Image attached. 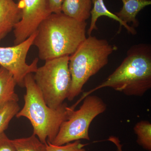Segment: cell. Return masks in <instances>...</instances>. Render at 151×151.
Returning a JSON list of instances; mask_svg holds the SVG:
<instances>
[{
    "label": "cell",
    "instance_id": "12",
    "mask_svg": "<svg viewBox=\"0 0 151 151\" xmlns=\"http://www.w3.org/2000/svg\"><path fill=\"white\" fill-rule=\"evenodd\" d=\"M92 0H64L61 12L77 20L86 22L91 16Z\"/></svg>",
    "mask_w": 151,
    "mask_h": 151
},
{
    "label": "cell",
    "instance_id": "13",
    "mask_svg": "<svg viewBox=\"0 0 151 151\" xmlns=\"http://www.w3.org/2000/svg\"><path fill=\"white\" fill-rule=\"evenodd\" d=\"M16 82L12 74L0 67V108L10 101L18 102V95L15 92Z\"/></svg>",
    "mask_w": 151,
    "mask_h": 151
},
{
    "label": "cell",
    "instance_id": "11",
    "mask_svg": "<svg viewBox=\"0 0 151 151\" xmlns=\"http://www.w3.org/2000/svg\"><path fill=\"white\" fill-rule=\"evenodd\" d=\"M123 5L119 12L115 14L126 24L132 23L133 27H137L139 24L137 18L140 11L150 5L151 0H122Z\"/></svg>",
    "mask_w": 151,
    "mask_h": 151
},
{
    "label": "cell",
    "instance_id": "20",
    "mask_svg": "<svg viewBox=\"0 0 151 151\" xmlns=\"http://www.w3.org/2000/svg\"><path fill=\"white\" fill-rule=\"evenodd\" d=\"M108 140L111 141L116 146L117 148V151H123L122 149V145L120 143L119 138L112 136L109 137Z\"/></svg>",
    "mask_w": 151,
    "mask_h": 151
},
{
    "label": "cell",
    "instance_id": "7",
    "mask_svg": "<svg viewBox=\"0 0 151 151\" xmlns=\"http://www.w3.org/2000/svg\"><path fill=\"white\" fill-rule=\"evenodd\" d=\"M36 31L26 40L10 47H0V65L9 70L13 76L17 85L24 87L25 77L34 73L37 70L38 58H36L31 64L26 62V58L31 47L33 45Z\"/></svg>",
    "mask_w": 151,
    "mask_h": 151
},
{
    "label": "cell",
    "instance_id": "15",
    "mask_svg": "<svg viewBox=\"0 0 151 151\" xmlns=\"http://www.w3.org/2000/svg\"><path fill=\"white\" fill-rule=\"evenodd\" d=\"M17 151H47L46 144L42 142L35 135L12 140Z\"/></svg>",
    "mask_w": 151,
    "mask_h": 151
},
{
    "label": "cell",
    "instance_id": "17",
    "mask_svg": "<svg viewBox=\"0 0 151 151\" xmlns=\"http://www.w3.org/2000/svg\"><path fill=\"white\" fill-rule=\"evenodd\" d=\"M86 144L81 143L80 140L74 141L62 145H55L51 143L46 144L47 151H86L84 147Z\"/></svg>",
    "mask_w": 151,
    "mask_h": 151
},
{
    "label": "cell",
    "instance_id": "2",
    "mask_svg": "<svg viewBox=\"0 0 151 151\" xmlns=\"http://www.w3.org/2000/svg\"><path fill=\"white\" fill-rule=\"evenodd\" d=\"M109 87L129 96H142L151 88V46L149 44L133 45L119 67L105 81L85 92L79 103L98 89Z\"/></svg>",
    "mask_w": 151,
    "mask_h": 151
},
{
    "label": "cell",
    "instance_id": "10",
    "mask_svg": "<svg viewBox=\"0 0 151 151\" xmlns=\"http://www.w3.org/2000/svg\"><path fill=\"white\" fill-rule=\"evenodd\" d=\"M92 4L93 6L90 12L91 22L89 28L87 31L88 36L91 35L92 32L94 30L97 29L96 25L97 20L100 17L103 16L108 17L109 18L119 22L120 24V29L118 31V33H120L121 28L123 26L126 29L129 33L131 34L132 35L137 34V32L135 28L124 23L118 18L115 13H113L108 10L105 5L104 0H92Z\"/></svg>",
    "mask_w": 151,
    "mask_h": 151
},
{
    "label": "cell",
    "instance_id": "1",
    "mask_svg": "<svg viewBox=\"0 0 151 151\" xmlns=\"http://www.w3.org/2000/svg\"><path fill=\"white\" fill-rule=\"evenodd\" d=\"M87 25L62 12L52 13L39 26L33 42L39 58L46 61L70 56L86 39Z\"/></svg>",
    "mask_w": 151,
    "mask_h": 151
},
{
    "label": "cell",
    "instance_id": "3",
    "mask_svg": "<svg viewBox=\"0 0 151 151\" xmlns=\"http://www.w3.org/2000/svg\"><path fill=\"white\" fill-rule=\"evenodd\" d=\"M23 107L16 115L17 118L23 117L29 120L33 129V134L44 143H51L57 135L61 124L67 120L69 113L75 108L68 107L64 103L58 108L49 107L45 102L38 88L32 73L25 77Z\"/></svg>",
    "mask_w": 151,
    "mask_h": 151
},
{
    "label": "cell",
    "instance_id": "9",
    "mask_svg": "<svg viewBox=\"0 0 151 151\" xmlns=\"http://www.w3.org/2000/svg\"><path fill=\"white\" fill-rule=\"evenodd\" d=\"M21 17L18 3L14 0H0V41L14 29Z\"/></svg>",
    "mask_w": 151,
    "mask_h": 151
},
{
    "label": "cell",
    "instance_id": "16",
    "mask_svg": "<svg viewBox=\"0 0 151 151\" xmlns=\"http://www.w3.org/2000/svg\"><path fill=\"white\" fill-rule=\"evenodd\" d=\"M20 110L17 102L10 101L0 108V134L8 129L11 120Z\"/></svg>",
    "mask_w": 151,
    "mask_h": 151
},
{
    "label": "cell",
    "instance_id": "8",
    "mask_svg": "<svg viewBox=\"0 0 151 151\" xmlns=\"http://www.w3.org/2000/svg\"><path fill=\"white\" fill-rule=\"evenodd\" d=\"M22 17L14 29V45L26 40L51 14L49 0H18Z\"/></svg>",
    "mask_w": 151,
    "mask_h": 151
},
{
    "label": "cell",
    "instance_id": "18",
    "mask_svg": "<svg viewBox=\"0 0 151 151\" xmlns=\"http://www.w3.org/2000/svg\"><path fill=\"white\" fill-rule=\"evenodd\" d=\"M0 151H17L12 140L9 139L4 132L0 134Z\"/></svg>",
    "mask_w": 151,
    "mask_h": 151
},
{
    "label": "cell",
    "instance_id": "19",
    "mask_svg": "<svg viewBox=\"0 0 151 151\" xmlns=\"http://www.w3.org/2000/svg\"><path fill=\"white\" fill-rule=\"evenodd\" d=\"M64 0H49L50 7L52 13L61 12V7Z\"/></svg>",
    "mask_w": 151,
    "mask_h": 151
},
{
    "label": "cell",
    "instance_id": "4",
    "mask_svg": "<svg viewBox=\"0 0 151 151\" xmlns=\"http://www.w3.org/2000/svg\"><path fill=\"white\" fill-rule=\"evenodd\" d=\"M118 49L105 39L89 36L69 56L71 86L68 100L73 101L82 92L84 84L108 64V58Z\"/></svg>",
    "mask_w": 151,
    "mask_h": 151
},
{
    "label": "cell",
    "instance_id": "6",
    "mask_svg": "<svg viewBox=\"0 0 151 151\" xmlns=\"http://www.w3.org/2000/svg\"><path fill=\"white\" fill-rule=\"evenodd\" d=\"M83 100L78 110L70 111L67 120L61 124L51 144L59 146L81 139L90 140V124L97 116L106 111L107 106L100 97L96 95H88Z\"/></svg>",
    "mask_w": 151,
    "mask_h": 151
},
{
    "label": "cell",
    "instance_id": "5",
    "mask_svg": "<svg viewBox=\"0 0 151 151\" xmlns=\"http://www.w3.org/2000/svg\"><path fill=\"white\" fill-rule=\"evenodd\" d=\"M69 56L46 60L38 68L33 78L49 107L58 108L67 99L71 86Z\"/></svg>",
    "mask_w": 151,
    "mask_h": 151
},
{
    "label": "cell",
    "instance_id": "14",
    "mask_svg": "<svg viewBox=\"0 0 151 151\" xmlns=\"http://www.w3.org/2000/svg\"><path fill=\"white\" fill-rule=\"evenodd\" d=\"M137 136V143L143 149L151 151V124L147 121L138 122L134 128Z\"/></svg>",
    "mask_w": 151,
    "mask_h": 151
}]
</instances>
